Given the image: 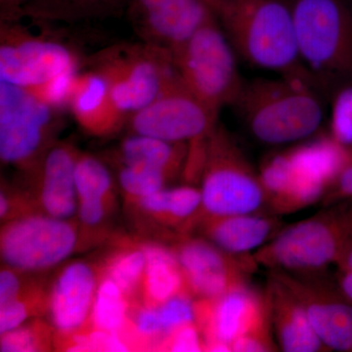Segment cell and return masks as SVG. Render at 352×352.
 <instances>
[{
    "label": "cell",
    "instance_id": "cell-1",
    "mask_svg": "<svg viewBox=\"0 0 352 352\" xmlns=\"http://www.w3.org/2000/svg\"><path fill=\"white\" fill-rule=\"evenodd\" d=\"M214 11L236 54L248 63L318 87L298 55L289 0H220Z\"/></svg>",
    "mask_w": 352,
    "mask_h": 352
},
{
    "label": "cell",
    "instance_id": "cell-2",
    "mask_svg": "<svg viewBox=\"0 0 352 352\" xmlns=\"http://www.w3.org/2000/svg\"><path fill=\"white\" fill-rule=\"evenodd\" d=\"M315 88L300 78L256 80L244 83L233 106L261 142H295L314 134L323 120Z\"/></svg>",
    "mask_w": 352,
    "mask_h": 352
},
{
    "label": "cell",
    "instance_id": "cell-3",
    "mask_svg": "<svg viewBox=\"0 0 352 352\" xmlns=\"http://www.w3.org/2000/svg\"><path fill=\"white\" fill-rule=\"evenodd\" d=\"M298 55L318 85L352 82V10L344 0H289Z\"/></svg>",
    "mask_w": 352,
    "mask_h": 352
},
{
    "label": "cell",
    "instance_id": "cell-4",
    "mask_svg": "<svg viewBox=\"0 0 352 352\" xmlns=\"http://www.w3.org/2000/svg\"><path fill=\"white\" fill-rule=\"evenodd\" d=\"M61 110L32 90L0 80V159L31 175L57 142Z\"/></svg>",
    "mask_w": 352,
    "mask_h": 352
},
{
    "label": "cell",
    "instance_id": "cell-5",
    "mask_svg": "<svg viewBox=\"0 0 352 352\" xmlns=\"http://www.w3.org/2000/svg\"><path fill=\"white\" fill-rule=\"evenodd\" d=\"M173 59L185 87L214 112L235 104L245 82L235 50L217 18L201 27Z\"/></svg>",
    "mask_w": 352,
    "mask_h": 352
},
{
    "label": "cell",
    "instance_id": "cell-6",
    "mask_svg": "<svg viewBox=\"0 0 352 352\" xmlns=\"http://www.w3.org/2000/svg\"><path fill=\"white\" fill-rule=\"evenodd\" d=\"M200 190L203 219L254 214L267 199L261 179L219 124L206 138Z\"/></svg>",
    "mask_w": 352,
    "mask_h": 352
},
{
    "label": "cell",
    "instance_id": "cell-7",
    "mask_svg": "<svg viewBox=\"0 0 352 352\" xmlns=\"http://www.w3.org/2000/svg\"><path fill=\"white\" fill-rule=\"evenodd\" d=\"M115 108L126 122L161 94L176 74L173 55L144 43L112 46L94 57Z\"/></svg>",
    "mask_w": 352,
    "mask_h": 352
},
{
    "label": "cell",
    "instance_id": "cell-8",
    "mask_svg": "<svg viewBox=\"0 0 352 352\" xmlns=\"http://www.w3.org/2000/svg\"><path fill=\"white\" fill-rule=\"evenodd\" d=\"M80 58L68 43L32 32L20 20L0 24V80L38 89L58 76L80 71Z\"/></svg>",
    "mask_w": 352,
    "mask_h": 352
},
{
    "label": "cell",
    "instance_id": "cell-9",
    "mask_svg": "<svg viewBox=\"0 0 352 352\" xmlns=\"http://www.w3.org/2000/svg\"><path fill=\"white\" fill-rule=\"evenodd\" d=\"M352 242V212H333L295 224L261 248L254 263L276 270L316 271L337 263Z\"/></svg>",
    "mask_w": 352,
    "mask_h": 352
},
{
    "label": "cell",
    "instance_id": "cell-10",
    "mask_svg": "<svg viewBox=\"0 0 352 352\" xmlns=\"http://www.w3.org/2000/svg\"><path fill=\"white\" fill-rule=\"evenodd\" d=\"M80 240L78 224L73 219L34 212L2 223V263L30 274L44 272L67 261Z\"/></svg>",
    "mask_w": 352,
    "mask_h": 352
},
{
    "label": "cell",
    "instance_id": "cell-11",
    "mask_svg": "<svg viewBox=\"0 0 352 352\" xmlns=\"http://www.w3.org/2000/svg\"><path fill=\"white\" fill-rule=\"evenodd\" d=\"M219 113L185 87L177 72L156 98L133 113L126 126L129 133L151 136L168 142L186 143L210 135Z\"/></svg>",
    "mask_w": 352,
    "mask_h": 352
},
{
    "label": "cell",
    "instance_id": "cell-12",
    "mask_svg": "<svg viewBox=\"0 0 352 352\" xmlns=\"http://www.w3.org/2000/svg\"><path fill=\"white\" fill-rule=\"evenodd\" d=\"M126 10L142 43L171 55L217 18L208 0H129Z\"/></svg>",
    "mask_w": 352,
    "mask_h": 352
},
{
    "label": "cell",
    "instance_id": "cell-13",
    "mask_svg": "<svg viewBox=\"0 0 352 352\" xmlns=\"http://www.w3.org/2000/svg\"><path fill=\"white\" fill-rule=\"evenodd\" d=\"M196 324L205 351H232L231 344L245 333L270 324V303L248 285L219 298L195 300Z\"/></svg>",
    "mask_w": 352,
    "mask_h": 352
},
{
    "label": "cell",
    "instance_id": "cell-14",
    "mask_svg": "<svg viewBox=\"0 0 352 352\" xmlns=\"http://www.w3.org/2000/svg\"><path fill=\"white\" fill-rule=\"evenodd\" d=\"M193 298H219L247 283L249 264L208 239L183 238L173 248Z\"/></svg>",
    "mask_w": 352,
    "mask_h": 352
},
{
    "label": "cell",
    "instance_id": "cell-15",
    "mask_svg": "<svg viewBox=\"0 0 352 352\" xmlns=\"http://www.w3.org/2000/svg\"><path fill=\"white\" fill-rule=\"evenodd\" d=\"M292 182L281 210H295L311 205L326 188L335 184L352 162V149L332 136H324L288 152Z\"/></svg>",
    "mask_w": 352,
    "mask_h": 352
},
{
    "label": "cell",
    "instance_id": "cell-16",
    "mask_svg": "<svg viewBox=\"0 0 352 352\" xmlns=\"http://www.w3.org/2000/svg\"><path fill=\"white\" fill-rule=\"evenodd\" d=\"M102 277L101 266L85 261L67 263L50 286L48 320L55 340L89 329L90 315Z\"/></svg>",
    "mask_w": 352,
    "mask_h": 352
},
{
    "label": "cell",
    "instance_id": "cell-17",
    "mask_svg": "<svg viewBox=\"0 0 352 352\" xmlns=\"http://www.w3.org/2000/svg\"><path fill=\"white\" fill-rule=\"evenodd\" d=\"M78 152L75 146L57 141L28 176L39 212L62 219H73L78 214L75 170Z\"/></svg>",
    "mask_w": 352,
    "mask_h": 352
},
{
    "label": "cell",
    "instance_id": "cell-18",
    "mask_svg": "<svg viewBox=\"0 0 352 352\" xmlns=\"http://www.w3.org/2000/svg\"><path fill=\"white\" fill-rule=\"evenodd\" d=\"M275 277L302 305L324 346L332 351H352V305L340 292L310 286L285 273H277Z\"/></svg>",
    "mask_w": 352,
    "mask_h": 352
},
{
    "label": "cell",
    "instance_id": "cell-19",
    "mask_svg": "<svg viewBox=\"0 0 352 352\" xmlns=\"http://www.w3.org/2000/svg\"><path fill=\"white\" fill-rule=\"evenodd\" d=\"M68 109L80 129L94 138L113 135L126 124L113 105L107 78L94 68L76 76Z\"/></svg>",
    "mask_w": 352,
    "mask_h": 352
},
{
    "label": "cell",
    "instance_id": "cell-20",
    "mask_svg": "<svg viewBox=\"0 0 352 352\" xmlns=\"http://www.w3.org/2000/svg\"><path fill=\"white\" fill-rule=\"evenodd\" d=\"M268 303L271 321L284 351L315 352L327 349L310 325L302 305L275 276L270 285Z\"/></svg>",
    "mask_w": 352,
    "mask_h": 352
},
{
    "label": "cell",
    "instance_id": "cell-21",
    "mask_svg": "<svg viewBox=\"0 0 352 352\" xmlns=\"http://www.w3.org/2000/svg\"><path fill=\"white\" fill-rule=\"evenodd\" d=\"M204 236L229 254L240 256L263 245L274 230V220L254 214L205 217Z\"/></svg>",
    "mask_w": 352,
    "mask_h": 352
},
{
    "label": "cell",
    "instance_id": "cell-22",
    "mask_svg": "<svg viewBox=\"0 0 352 352\" xmlns=\"http://www.w3.org/2000/svg\"><path fill=\"white\" fill-rule=\"evenodd\" d=\"M141 245L146 254L143 305L157 307L183 292H188L173 248L156 242H141Z\"/></svg>",
    "mask_w": 352,
    "mask_h": 352
},
{
    "label": "cell",
    "instance_id": "cell-23",
    "mask_svg": "<svg viewBox=\"0 0 352 352\" xmlns=\"http://www.w3.org/2000/svg\"><path fill=\"white\" fill-rule=\"evenodd\" d=\"M129 0H29L13 19L29 18L41 24L76 23L112 17L126 9Z\"/></svg>",
    "mask_w": 352,
    "mask_h": 352
},
{
    "label": "cell",
    "instance_id": "cell-24",
    "mask_svg": "<svg viewBox=\"0 0 352 352\" xmlns=\"http://www.w3.org/2000/svg\"><path fill=\"white\" fill-rule=\"evenodd\" d=\"M188 155L186 143L168 142L134 133L122 139L116 152L118 164L149 166L164 171L171 179L185 168Z\"/></svg>",
    "mask_w": 352,
    "mask_h": 352
},
{
    "label": "cell",
    "instance_id": "cell-25",
    "mask_svg": "<svg viewBox=\"0 0 352 352\" xmlns=\"http://www.w3.org/2000/svg\"><path fill=\"white\" fill-rule=\"evenodd\" d=\"M134 206L157 223L190 228L201 210V190L189 185L175 188L166 187Z\"/></svg>",
    "mask_w": 352,
    "mask_h": 352
},
{
    "label": "cell",
    "instance_id": "cell-26",
    "mask_svg": "<svg viewBox=\"0 0 352 352\" xmlns=\"http://www.w3.org/2000/svg\"><path fill=\"white\" fill-rule=\"evenodd\" d=\"M100 266L102 274L119 285L133 307L142 302L146 254L141 242L120 243Z\"/></svg>",
    "mask_w": 352,
    "mask_h": 352
},
{
    "label": "cell",
    "instance_id": "cell-27",
    "mask_svg": "<svg viewBox=\"0 0 352 352\" xmlns=\"http://www.w3.org/2000/svg\"><path fill=\"white\" fill-rule=\"evenodd\" d=\"M132 305L119 285L102 274L90 315L89 328L120 333L129 324Z\"/></svg>",
    "mask_w": 352,
    "mask_h": 352
},
{
    "label": "cell",
    "instance_id": "cell-28",
    "mask_svg": "<svg viewBox=\"0 0 352 352\" xmlns=\"http://www.w3.org/2000/svg\"><path fill=\"white\" fill-rule=\"evenodd\" d=\"M75 178L78 201L117 200L112 173L94 155L78 152Z\"/></svg>",
    "mask_w": 352,
    "mask_h": 352
},
{
    "label": "cell",
    "instance_id": "cell-29",
    "mask_svg": "<svg viewBox=\"0 0 352 352\" xmlns=\"http://www.w3.org/2000/svg\"><path fill=\"white\" fill-rule=\"evenodd\" d=\"M50 287L36 283L11 302L0 307V335L25 322L47 314Z\"/></svg>",
    "mask_w": 352,
    "mask_h": 352
},
{
    "label": "cell",
    "instance_id": "cell-30",
    "mask_svg": "<svg viewBox=\"0 0 352 352\" xmlns=\"http://www.w3.org/2000/svg\"><path fill=\"white\" fill-rule=\"evenodd\" d=\"M119 164L118 183L122 196L131 205H136L146 197L166 188L170 182V176L164 171L141 166V164Z\"/></svg>",
    "mask_w": 352,
    "mask_h": 352
},
{
    "label": "cell",
    "instance_id": "cell-31",
    "mask_svg": "<svg viewBox=\"0 0 352 352\" xmlns=\"http://www.w3.org/2000/svg\"><path fill=\"white\" fill-rule=\"evenodd\" d=\"M54 346V329L41 317L0 335L1 352L50 351Z\"/></svg>",
    "mask_w": 352,
    "mask_h": 352
},
{
    "label": "cell",
    "instance_id": "cell-32",
    "mask_svg": "<svg viewBox=\"0 0 352 352\" xmlns=\"http://www.w3.org/2000/svg\"><path fill=\"white\" fill-rule=\"evenodd\" d=\"M259 179L266 197L280 210L291 187L292 168L288 153L277 155L265 162Z\"/></svg>",
    "mask_w": 352,
    "mask_h": 352
},
{
    "label": "cell",
    "instance_id": "cell-33",
    "mask_svg": "<svg viewBox=\"0 0 352 352\" xmlns=\"http://www.w3.org/2000/svg\"><path fill=\"white\" fill-rule=\"evenodd\" d=\"M155 307L164 340L176 329L196 323L195 300L189 292H183Z\"/></svg>",
    "mask_w": 352,
    "mask_h": 352
},
{
    "label": "cell",
    "instance_id": "cell-34",
    "mask_svg": "<svg viewBox=\"0 0 352 352\" xmlns=\"http://www.w3.org/2000/svg\"><path fill=\"white\" fill-rule=\"evenodd\" d=\"M331 136L352 149V82L342 85L333 98Z\"/></svg>",
    "mask_w": 352,
    "mask_h": 352
},
{
    "label": "cell",
    "instance_id": "cell-35",
    "mask_svg": "<svg viewBox=\"0 0 352 352\" xmlns=\"http://www.w3.org/2000/svg\"><path fill=\"white\" fill-rule=\"evenodd\" d=\"M39 212L30 190L10 186L2 182L0 193V219L1 223Z\"/></svg>",
    "mask_w": 352,
    "mask_h": 352
},
{
    "label": "cell",
    "instance_id": "cell-36",
    "mask_svg": "<svg viewBox=\"0 0 352 352\" xmlns=\"http://www.w3.org/2000/svg\"><path fill=\"white\" fill-rule=\"evenodd\" d=\"M162 351H205V342L196 323L177 328L164 340Z\"/></svg>",
    "mask_w": 352,
    "mask_h": 352
},
{
    "label": "cell",
    "instance_id": "cell-37",
    "mask_svg": "<svg viewBox=\"0 0 352 352\" xmlns=\"http://www.w3.org/2000/svg\"><path fill=\"white\" fill-rule=\"evenodd\" d=\"M30 275V273L22 272L2 264L0 271V307L15 300L36 283V280L29 278Z\"/></svg>",
    "mask_w": 352,
    "mask_h": 352
},
{
    "label": "cell",
    "instance_id": "cell-38",
    "mask_svg": "<svg viewBox=\"0 0 352 352\" xmlns=\"http://www.w3.org/2000/svg\"><path fill=\"white\" fill-rule=\"evenodd\" d=\"M116 201H78V221L83 228L98 227L112 214Z\"/></svg>",
    "mask_w": 352,
    "mask_h": 352
},
{
    "label": "cell",
    "instance_id": "cell-39",
    "mask_svg": "<svg viewBox=\"0 0 352 352\" xmlns=\"http://www.w3.org/2000/svg\"><path fill=\"white\" fill-rule=\"evenodd\" d=\"M232 351L259 352L274 351V344L270 333V324L261 326L234 340L231 344Z\"/></svg>",
    "mask_w": 352,
    "mask_h": 352
},
{
    "label": "cell",
    "instance_id": "cell-40",
    "mask_svg": "<svg viewBox=\"0 0 352 352\" xmlns=\"http://www.w3.org/2000/svg\"><path fill=\"white\" fill-rule=\"evenodd\" d=\"M336 185V195L339 198L352 197V162L340 173Z\"/></svg>",
    "mask_w": 352,
    "mask_h": 352
},
{
    "label": "cell",
    "instance_id": "cell-41",
    "mask_svg": "<svg viewBox=\"0 0 352 352\" xmlns=\"http://www.w3.org/2000/svg\"><path fill=\"white\" fill-rule=\"evenodd\" d=\"M29 0H0V13L2 20H10L15 17L21 7Z\"/></svg>",
    "mask_w": 352,
    "mask_h": 352
},
{
    "label": "cell",
    "instance_id": "cell-42",
    "mask_svg": "<svg viewBox=\"0 0 352 352\" xmlns=\"http://www.w3.org/2000/svg\"><path fill=\"white\" fill-rule=\"evenodd\" d=\"M340 293L352 305V272L340 270Z\"/></svg>",
    "mask_w": 352,
    "mask_h": 352
},
{
    "label": "cell",
    "instance_id": "cell-43",
    "mask_svg": "<svg viewBox=\"0 0 352 352\" xmlns=\"http://www.w3.org/2000/svg\"><path fill=\"white\" fill-rule=\"evenodd\" d=\"M340 270L351 271L352 272V242L347 245L346 249L342 252L339 261L337 263Z\"/></svg>",
    "mask_w": 352,
    "mask_h": 352
},
{
    "label": "cell",
    "instance_id": "cell-44",
    "mask_svg": "<svg viewBox=\"0 0 352 352\" xmlns=\"http://www.w3.org/2000/svg\"><path fill=\"white\" fill-rule=\"evenodd\" d=\"M220 0H208V2H210V4H212V6L214 7V9L215 8V6H217V4L219 3Z\"/></svg>",
    "mask_w": 352,
    "mask_h": 352
}]
</instances>
